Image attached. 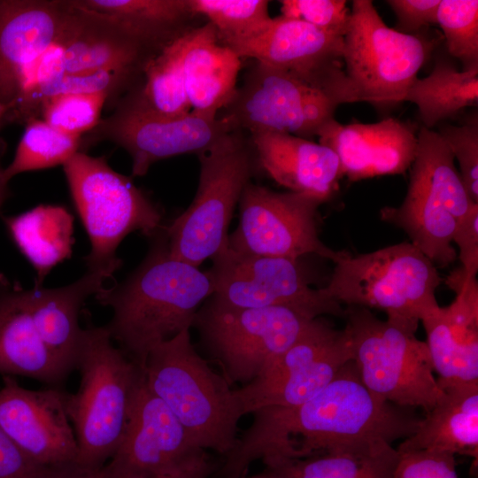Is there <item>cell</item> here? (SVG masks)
Masks as SVG:
<instances>
[{"label": "cell", "mask_w": 478, "mask_h": 478, "mask_svg": "<svg viewBox=\"0 0 478 478\" xmlns=\"http://www.w3.org/2000/svg\"><path fill=\"white\" fill-rule=\"evenodd\" d=\"M250 427L226 455L224 478H242L249 466H265L314 456L351 442L405 439L420 417L370 391L352 360L318 394L290 407H265L251 412Z\"/></svg>", "instance_id": "1"}, {"label": "cell", "mask_w": 478, "mask_h": 478, "mask_svg": "<svg viewBox=\"0 0 478 478\" xmlns=\"http://www.w3.org/2000/svg\"><path fill=\"white\" fill-rule=\"evenodd\" d=\"M157 238L124 281L95 295L112 309L104 325L111 339L143 369L155 346L190 328L199 305L213 292L206 272L172 257L165 235Z\"/></svg>", "instance_id": "2"}, {"label": "cell", "mask_w": 478, "mask_h": 478, "mask_svg": "<svg viewBox=\"0 0 478 478\" xmlns=\"http://www.w3.org/2000/svg\"><path fill=\"white\" fill-rule=\"evenodd\" d=\"M75 370L79 388L65 390L64 403L78 444L77 466L98 471L122 439L143 369L113 345L104 326L91 325L83 328Z\"/></svg>", "instance_id": "3"}, {"label": "cell", "mask_w": 478, "mask_h": 478, "mask_svg": "<svg viewBox=\"0 0 478 478\" xmlns=\"http://www.w3.org/2000/svg\"><path fill=\"white\" fill-rule=\"evenodd\" d=\"M148 389L173 412L198 448L224 456L243 413L235 389L196 351L189 329L155 346L143 366Z\"/></svg>", "instance_id": "4"}, {"label": "cell", "mask_w": 478, "mask_h": 478, "mask_svg": "<svg viewBox=\"0 0 478 478\" xmlns=\"http://www.w3.org/2000/svg\"><path fill=\"white\" fill-rule=\"evenodd\" d=\"M322 292L348 306L378 309L387 319L413 330L439 305L442 278L432 261L412 243L351 255L339 251Z\"/></svg>", "instance_id": "5"}, {"label": "cell", "mask_w": 478, "mask_h": 478, "mask_svg": "<svg viewBox=\"0 0 478 478\" xmlns=\"http://www.w3.org/2000/svg\"><path fill=\"white\" fill-rule=\"evenodd\" d=\"M63 168L73 205L91 245L84 258L88 271L110 278L122 263L116 255L120 242L135 231L154 237L161 229L162 213L104 157L79 151Z\"/></svg>", "instance_id": "6"}, {"label": "cell", "mask_w": 478, "mask_h": 478, "mask_svg": "<svg viewBox=\"0 0 478 478\" xmlns=\"http://www.w3.org/2000/svg\"><path fill=\"white\" fill-rule=\"evenodd\" d=\"M417 137L405 197L397 207L382 209L381 217L403 229L435 266L445 267L457 258L452 246L456 228L476 203L438 133L420 126Z\"/></svg>", "instance_id": "7"}, {"label": "cell", "mask_w": 478, "mask_h": 478, "mask_svg": "<svg viewBox=\"0 0 478 478\" xmlns=\"http://www.w3.org/2000/svg\"><path fill=\"white\" fill-rule=\"evenodd\" d=\"M352 361L364 385L377 397L400 407L432 409L443 396L426 342L415 330L369 309H344Z\"/></svg>", "instance_id": "8"}, {"label": "cell", "mask_w": 478, "mask_h": 478, "mask_svg": "<svg viewBox=\"0 0 478 478\" xmlns=\"http://www.w3.org/2000/svg\"><path fill=\"white\" fill-rule=\"evenodd\" d=\"M197 156L196 196L165 231L170 255L197 267L227 245L234 210L252 173V158L238 130Z\"/></svg>", "instance_id": "9"}, {"label": "cell", "mask_w": 478, "mask_h": 478, "mask_svg": "<svg viewBox=\"0 0 478 478\" xmlns=\"http://www.w3.org/2000/svg\"><path fill=\"white\" fill-rule=\"evenodd\" d=\"M436 44L435 38L388 27L373 1H352L343 60L358 102L380 106L404 102Z\"/></svg>", "instance_id": "10"}, {"label": "cell", "mask_w": 478, "mask_h": 478, "mask_svg": "<svg viewBox=\"0 0 478 478\" xmlns=\"http://www.w3.org/2000/svg\"><path fill=\"white\" fill-rule=\"evenodd\" d=\"M314 319L288 306L234 308L211 300L197 312L194 324L227 377L246 384L294 344Z\"/></svg>", "instance_id": "11"}, {"label": "cell", "mask_w": 478, "mask_h": 478, "mask_svg": "<svg viewBox=\"0 0 478 478\" xmlns=\"http://www.w3.org/2000/svg\"><path fill=\"white\" fill-rule=\"evenodd\" d=\"M212 258V266L206 273L215 304L234 308L288 306L313 318L343 317L342 305L321 289L310 287L298 259L241 253L227 245Z\"/></svg>", "instance_id": "12"}, {"label": "cell", "mask_w": 478, "mask_h": 478, "mask_svg": "<svg viewBox=\"0 0 478 478\" xmlns=\"http://www.w3.org/2000/svg\"><path fill=\"white\" fill-rule=\"evenodd\" d=\"M240 58L291 73L321 90L339 105L358 103L344 73L343 36L284 16L249 35L223 43Z\"/></svg>", "instance_id": "13"}, {"label": "cell", "mask_w": 478, "mask_h": 478, "mask_svg": "<svg viewBox=\"0 0 478 478\" xmlns=\"http://www.w3.org/2000/svg\"><path fill=\"white\" fill-rule=\"evenodd\" d=\"M352 359L347 331L320 317L255 379L235 389L243 415L265 407H290L323 389Z\"/></svg>", "instance_id": "14"}, {"label": "cell", "mask_w": 478, "mask_h": 478, "mask_svg": "<svg viewBox=\"0 0 478 478\" xmlns=\"http://www.w3.org/2000/svg\"><path fill=\"white\" fill-rule=\"evenodd\" d=\"M339 104L297 76L256 62L225 107L235 130L284 133L309 139Z\"/></svg>", "instance_id": "15"}, {"label": "cell", "mask_w": 478, "mask_h": 478, "mask_svg": "<svg viewBox=\"0 0 478 478\" xmlns=\"http://www.w3.org/2000/svg\"><path fill=\"white\" fill-rule=\"evenodd\" d=\"M240 203V222L227 246L238 252L298 259L316 254L334 261L339 251L320 239L318 209L322 202L310 195L276 192L251 181Z\"/></svg>", "instance_id": "16"}, {"label": "cell", "mask_w": 478, "mask_h": 478, "mask_svg": "<svg viewBox=\"0 0 478 478\" xmlns=\"http://www.w3.org/2000/svg\"><path fill=\"white\" fill-rule=\"evenodd\" d=\"M209 463L205 451L143 381L122 439L100 471L104 478H158Z\"/></svg>", "instance_id": "17"}, {"label": "cell", "mask_w": 478, "mask_h": 478, "mask_svg": "<svg viewBox=\"0 0 478 478\" xmlns=\"http://www.w3.org/2000/svg\"><path fill=\"white\" fill-rule=\"evenodd\" d=\"M231 131L235 130L222 116L210 117L191 111L182 117L166 118L120 105L99 120L86 143H114L129 154L132 175L143 176L154 163L181 154L197 155Z\"/></svg>", "instance_id": "18"}, {"label": "cell", "mask_w": 478, "mask_h": 478, "mask_svg": "<svg viewBox=\"0 0 478 478\" xmlns=\"http://www.w3.org/2000/svg\"><path fill=\"white\" fill-rule=\"evenodd\" d=\"M62 388L33 390L3 376L0 427L37 466L61 470L77 466L79 449Z\"/></svg>", "instance_id": "19"}, {"label": "cell", "mask_w": 478, "mask_h": 478, "mask_svg": "<svg viewBox=\"0 0 478 478\" xmlns=\"http://www.w3.org/2000/svg\"><path fill=\"white\" fill-rule=\"evenodd\" d=\"M66 11L67 1L0 0V103L6 113L58 39Z\"/></svg>", "instance_id": "20"}, {"label": "cell", "mask_w": 478, "mask_h": 478, "mask_svg": "<svg viewBox=\"0 0 478 478\" xmlns=\"http://www.w3.org/2000/svg\"><path fill=\"white\" fill-rule=\"evenodd\" d=\"M417 134L414 125L395 118L348 124L334 118L319 129L316 136L320 143L337 155L342 175L358 181L403 174L409 170L416 154Z\"/></svg>", "instance_id": "21"}, {"label": "cell", "mask_w": 478, "mask_h": 478, "mask_svg": "<svg viewBox=\"0 0 478 478\" xmlns=\"http://www.w3.org/2000/svg\"><path fill=\"white\" fill-rule=\"evenodd\" d=\"M62 74L99 71L137 74L153 55L104 16L67 1L57 39Z\"/></svg>", "instance_id": "22"}, {"label": "cell", "mask_w": 478, "mask_h": 478, "mask_svg": "<svg viewBox=\"0 0 478 478\" xmlns=\"http://www.w3.org/2000/svg\"><path fill=\"white\" fill-rule=\"evenodd\" d=\"M170 44L191 111L218 117L236 92L241 58L220 42L210 23L188 29Z\"/></svg>", "instance_id": "23"}, {"label": "cell", "mask_w": 478, "mask_h": 478, "mask_svg": "<svg viewBox=\"0 0 478 478\" xmlns=\"http://www.w3.org/2000/svg\"><path fill=\"white\" fill-rule=\"evenodd\" d=\"M72 372L43 343L30 310L27 289L0 273V374L61 388Z\"/></svg>", "instance_id": "24"}, {"label": "cell", "mask_w": 478, "mask_h": 478, "mask_svg": "<svg viewBox=\"0 0 478 478\" xmlns=\"http://www.w3.org/2000/svg\"><path fill=\"white\" fill-rule=\"evenodd\" d=\"M258 159L278 184L326 202L343 177L337 155L320 143L284 133L251 134Z\"/></svg>", "instance_id": "25"}, {"label": "cell", "mask_w": 478, "mask_h": 478, "mask_svg": "<svg viewBox=\"0 0 478 478\" xmlns=\"http://www.w3.org/2000/svg\"><path fill=\"white\" fill-rule=\"evenodd\" d=\"M440 387L443 396L399 443L397 451H431L477 459L478 382Z\"/></svg>", "instance_id": "26"}, {"label": "cell", "mask_w": 478, "mask_h": 478, "mask_svg": "<svg viewBox=\"0 0 478 478\" xmlns=\"http://www.w3.org/2000/svg\"><path fill=\"white\" fill-rule=\"evenodd\" d=\"M106 279L103 274L87 271L64 287L27 289L30 310L43 343L72 371L75 370L83 332L79 325L81 307L89 296L104 287Z\"/></svg>", "instance_id": "27"}, {"label": "cell", "mask_w": 478, "mask_h": 478, "mask_svg": "<svg viewBox=\"0 0 478 478\" xmlns=\"http://www.w3.org/2000/svg\"><path fill=\"white\" fill-rule=\"evenodd\" d=\"M399 454L382 438L362 439L305 459L266 466L274 478H395Z\"/></svg>", "instance_id": "28"}, {"label": "cell", "mask_w": 478, "mask_h": 478, "mask_svg": "<svg viewBox=\"0 0 478 478\" xmlns=\"http://www.w3.org/2000/svg\"><path fill=\"white\" fill-rule=\"evenodd\" d=\"M7 232L36 272L41 287L54 266L73 252V217L61 205L40 204L22 213L4 216Z\"/></svg>", "instance_id": "29"}, {"label": "cell", "mask_w": 478, "mask_h": 478, "mask_svg": "<svg viewBox=\"0 0 478 478\" xmlns=\"http://www.w3.org/2000/svg\"><path fill=\"white\" fill-rule=\"evenodd\" d=\"M120 27L152 54L188 30V0H75Z\"/></svg>", "instance_id": "30"}, {"label": "cell", "mask_w": 478, "mask_h": 478, "mask_svg": "<svg viewBox=\"0 0 478 478\" xmlns=\"http://www.w3.org/2000/svg\"><path fill=\"white\" fill-rule=\"evenodd\" d=\"M404 102L414 104L422 127L432 129L466 107L478 104V68L459 71L438 59L431 73L417 78Z\"/></svg>", "instance_id": "31"}, {"label": "cell", "mask_w": 478, "mask_h": 478, "mask_svg": "<svg viewBox=\"0 0 478 478\" xmlns=\"http://www.w3.org/2000/svg\"><path fill=\"white\" fill-rule=\"evenodd\" d=\"M420 322L439 385L478 382V331L451 323L440 305Z\"/></svg>", "instance_id": "32"}, {"label": "cell", "mask_w": 478, "mask_h": 478, "mask_svg": "<svg viewBox=\"0 0 478 478\" xmlns=\"http://www.w3.org/2000/svg\"><path fill=\"white\" fill-rule=\"evenodd\" d=\"M142 73L143 83L121 106L140 113L166 118L182 117L191 112L170 42L146 60Z\"/></svg>", "instance_id": "33"}, {"label": "cell", "mask_w": 478, "mask_h": 478, "mask_svg": "<svg viewBox=\"0 0 478 478\" xmlns=\"http://www.w3.org/2000/svg\"><path fill=\"white\" fill-rule=\"evenodd\" d=\"M81 138L65 134L42 119L32 118L25 123L23 135L4 175L11 181L24 172L64 165L81 151Z\"/></svg>", "instance_id": "34"}, {"label": "cell", "mask_w": 478, "mask_h": 478, "mask_svg": "<svg viewBox=\"0 0 478 478\" xmlns=\"http://www.w3.org/2000/svg\"><path fill=\"white\" fill-rule=\"evenodd\" d=\"M193 15L212 24L221 43L243 37L271 19L266 0H188Z\"/></svg>", "instance_id": "35"}, {"label": "cell", "mask_w": 478, "mask_h": 478, "mask_svg": "<svg viewBox=\"0 0 478 478\" xmlns=\"http://www.w3.org/2000/svg\"><path fill=\"white\" fill-rule=\"evenodd\" d=\"M436 25L449 54L461 62L462 70L478 68V1L441 0Z\"/></svg>", "instance_id": "36"}, {"label": "cell", "mask_w": 478, "mask_h": 478, "mask_svg": "<svg viewBox=\"0 0 478 478\" xmlns=\"http://www.w3.org/2000/svg\"><path fill=\"white\" fill-rule=\"evenodd\" d=\"M110 96L107 92L58 94L43 99L38 111L52 127L81 138L96 127Z\"/></svg>", "instance_id": "37"}, {"label": "cell", "mask_w": 478, "mask_h": 478, "mask_svg": "<svg viewBox=\"0 0 478 478\" xmlns=\"http://www.w3.org/2000/svg\"><path fill=\"white\" fill-rule=\"evenodd\" d=\"M449 147L459 166V174L466 190L478 204V118L473 114L459 126L443 125L436 131Z\"/></svg>", "instance_id": "38"}, {"label": "cell", "mask_w": 478, "mask_h": 478, "mask_svg": "<svg viewBox=\"0 0 478 478\" xmlns=\"http://www.w3.org/2000/svg\"><path fill=\"white\" fill-rule=\"evenodd\" d=\"M281 16L306 22L325 32L343 36L351 8L345 0H282Z\"/></svg>", "instance_id": "39"}, {"label": "cell", "mask_w": 478, "mask_h": 478, "mask_svg": "<svg viewBox=\"0 0 478 478\" xmlns=\"http://www.w3.org/2000/svg\"><path fill=\"white\" fill-rule=\"evenodd\" d=\"M397 452L395 478H459L453 454L431 451Z\"/></svg>", "instance_id": "40"}, {"label": "cell", "mask_w": 478, "mask_h": 478, "mask_svg": "<svg viewBox=\"0 0 478 478\" xmlns=\"http://www.w3.org/2000/svg\"><path fill=\"white\" fill-rule=\"evenodd\" d=\"M441 0H388L397 18L396 30L417 35L421 28L436 24V13Z\"/></svg>", "instance_id": "41"}, {"label": "cell", "mask_w": 478, "mask_h": 478, "mask_svg": "<svg viewBox=\"0 0 478 478\" xmlns=\"http://www.w3.org/2000/svg\"><path fill=\"white\" fill-rule=\"evenodd\" d=\"M51 471L31 461L0 427V478H45Z\"/></svg>", "instance_id": "42"}, {"label": "cell", "mask_w": 478, "mask_h": 478, "mask_svg": "<svg viewBox=\"0 0 478 478\" xmlns=\"http://www.w3.org/2000/svg\"><path fill=\"white\" fill-rule=\"evenodd\" d=\"M453 243L459 247L461 267L473 277L478 271V204H474L458 225Z\"/></svg>", "instance_id": "43"}, {"label": "cell", "mask_w": 478, "mask_h": 478, "mask_svg": "<svg viewBox=\"0 0 478 478\" xmlns=\"http://www.w3.org/2000/svg\"><path fill=\"white\" fill-rule=\"evenodd\" d=\"M45 478H104L101 471H88L78 466L52 470Z\"/></svg>", "instance_id": "44"}, {"label": "cell", "mask_w": 478, "mask_h": 478, "mask_svg": "<svg viewBox=\"0 0 478 478\" xmlns=\"http://www.w3.org/2000/svg\"><path fill=\"white\" fill-rule=\"evenodd\" d=\"M212 473L211 463L158 478H208Z\"/></svg>", "instance_id": "45"}, {"label": "cell", "mask_w": 478, "mask_h": 478, "mask_svg": "<svg viewBox=\"0 0 478 478\" xmlns=\"http://www.w3.org/2000/svg\"><path fill=\"white\" fill-rule=\"evenodd\" d=\"M8 184L9 181H7L4 177V168L0 165V211L4 202L10 197V189Z\"/></svg>", "instance_id": "46"}, {"label": "cell", "mask_w": 478, "mask_h": 478, "mask_svg": "<svg viewBox=\"0 0 478 478\" xmlns=\"http://www.w3.org/2000/svg\"><path fill=\"white\" fill-rule=\"evenodd\" d=\"M6 108L5 106H4L1 103H0V125L1 123L4 120V117H5V114H6ZM0 149H1V144H0Z\"/></svg>", "instance_id": "47"}, {"label": "cell", "mask_w": 478, "mask_h": 478, "mask_svg": "<svg viewBox=\"0 0 478 478\" xmlns=\"http://www.w3.org/2000/svg\"><path fill=\"white\" fill-rule=\"evenodd\" d=\"M242 478H274V477H270V476H266V475H258V476H254V477H242Z\"/></svg>", "instance_id": "48"}]
</instances>
